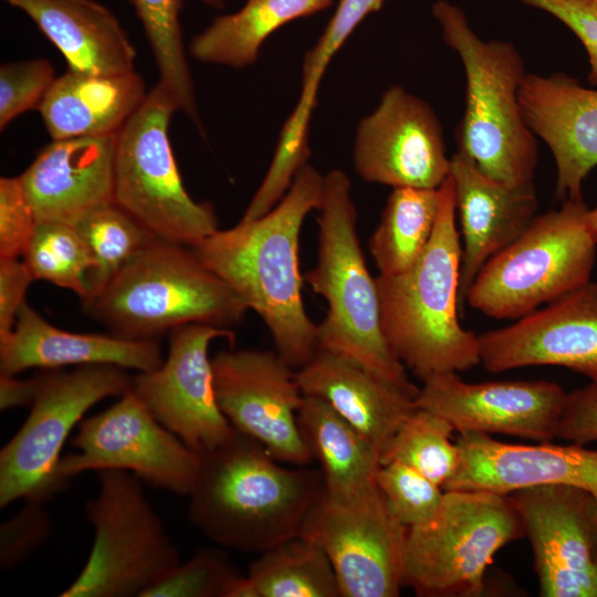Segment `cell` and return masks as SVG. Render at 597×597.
Returning <instances> with one entry per match:
<instances>
[{"label": "cell", "mask_w": 597, "mask_h": 597, "mask_svg": "<svg viewBox=\"0 0 597 597\" xmlns=\"http://www.w3.org/2000/svg\"><path fill=\"white\" fill-rule=\"evenodd\" d=\"M455 210L462 232L460 311L482 266L517 239L537 216L533 184L509 186L481 172L462 151L451 156Z\"/></svg>", "instance_id": "obj_23"}, {"label": "cell", "mask_w": 597, "mask_h": 597, "mask_svg": "<svg viewBox=\"0 0 597 597\" xmlns=\"http://www.w3.org/2000/svg\"><path fill=\"white\" fill-rule=\"evenodd\" d=\"M85 504L94 543L77 578L60 597H143L180 563L179 552L140 486L125 470L97 471Z\"/></svg>", "instance_id": "obj_10"}, {"label": "cell", "mask_w": 597, "mask_h": 597, "mask_svg": "<svg viewBox=\"0 0 597 597\" xmlns=\"http://www.w3.org/2000/svg\"><path fill=\"white\" fill-rule=\"evenodd\" d=\"M34 281L24 261L0 259V341L13 331L25 293Z\"/></svg>", "instance_id": "obj_44"}, {"label": "cell", "mask_w": 597, "mask_h": 597, "mask_svg": "<svg viewBox=\"0 0 597 597\" xmlns=\"http://www.w3.org/2000/svg\"><path fill=\"white\" fill-rule=\"evenodd\" d=\"M323 186L324 175L305 165L268 213L218 229L191 248L259 315L277 354L294 369L305 365L318 347L317 325L302 297L300 234L307 214L321 205Z\"/></svg>", "instance_id": "obj_1"}, {"label": "cell", "mask_w": 597, "mask_h": 597, "mask_svg": "<svg viewBox=\"0 0 597 597\" xmlns=\"http://www.w3.org/2000/svg\"><path fill=\"white\" fill-rule=\"evenodd\" d=\"M148 92L135 71L56 76L38 111L52 140L117 135Z\"/></svg>", "instance_id": "obj_27"}, {"label": "cell", "mask_w": 597, "mask_h": 597, "mask_svg": "<svg viewBox=\"0 0 597 597\" xmlns=\"http://www.w3.org/2000/svg\"><path fill=\"white\" fill-rule=\"evenodd\" d=\"M41 385V374L29 379H18L14 375H0V409L31 407Z\"/></svg>", "instance_id": "obj_45"}, {"label": "cell", "mask_w": 597, "mask_h": 597, "mask_svg": "<svg viewBox=\"0 0 597 597\" xmlns=\"http://www.w3.org/2000/svg\"><path fill=\"white\" fill-rule=\"evenodd\" d=\"M23 261L34 280L70 290L83 302L88 298V275L94 260L74 224L38 222Z\"/></svg>", "instance_id": "obj_35"}, {"label": "cell", "mask_w": 597, "mask_h": 597, "mask_svg": "<svg viewBox=\"0 0 597 597\" xmlns=\"http://www.w3.org/2000/svg\"><path fill=\"white\" fill-rule=\"evenodd\" d=\"M54 69L45 59L4 63L0 67V129L15 117L38 109L55 80Z\"/></svg>", "instance_id": "obj_38"}, {"label": "cell", "mask_w": 597, "mask_h": 597, "mask_svg": "<svg viewBox=\"0 0 597 597\" xmlns=\"http://www.w3.org/2000/svg\"><path fill=\"white\" fill-rule=\"evenodd\" d=\"M317 210V263L303 279L328 306L317 325L318 347L355 360L416 398L419 388L408 379L381 332L376 279L366 265L352 184L343 170L324 175Z\"/></svg>", "instance_id": "obj_5"}, {"label": "cell", "mask_w": 597, "mask_h": 597, "mask_svg": "<svg viewBox=\"0 0 597 597\" xmlns=\"http://www.w3.org/2000/svg\"><path fill=\"white\" fill-rule=\"evenodd\" d=\"M222 597H259V595L250 577L238 573L226 585Z\"/></svg>", "instance_id": "obj_46"}, {"label": "cell", "mask_w": 597, "mask_h": 597, "mask_svg": "<svg viewBox=\"0 0 597 597\" xmlns=\"http://www.w3.org/2000/svg\"><path fill=\"white\" fill-rule=\"evenodd\" d=\"M479 346L490 373L553 365L597 383V283L589 281L513 325L480 334Z\"/></svg>", "instance_id": "obj_19"}, {"label": "cell", "mask_w": 597, "mask_h": 597, "mask_svg": "<svg viewBox=\"0 0 597 597\" xmlns=\"http://www.w3.org/2000/svg\"><path fill=\"white\" fill-rule=\"evenodd\" d=\"M453 431L443 417L417 408L387 441L380 462L404 463L443 488L459 463V449L451 440Z\"/></svg>", "instance_id": "obj_34"}, {"label": "cell", "mask_w": 597, "mask_h": 597, "mask_svg": "<svg viewBox=\"0 0 597 597\" xmlns=\"http://www.w3.org/2000/svg\"><path fill=\"white\" fill-rule=\"evenodd\" d=\"M524 536L521 514L510 494L444 490L436 516L408 528L402 586L418 596H480L495 553Z\"/></svg>", "instance_id": "obj_9"}, {"label": "cell", "mask_w": 597, "mask_h": 597, "mask_svg": "<svg viewBox=\"0 0 597 597\" xmlns=\"http://www.w3.org/2000/svg\"><path fill=\"white\" fill-rule=\"evenodd\" d=\"M211 362L217 402L231 426L280 462L310 464L297 425L304 395L294 368L277 352L261 349L220 350Z\"/></svg>", "instance_id": "obj_14"}, {"label": "cell", "mask_w": 597, "mask_h": 597, "mask_svg": "<svg viewBox=\"0 0 597 597\" xmlns=\"http://www.w3.org/2000/svg\"><path fill=\"white\" fill-rule=\"evenodd\" d=\"M587 223H588V228L591 232L593 238L597 242V206L588 210Z\"/></svg>", "instance_id": "obj_47"}, {"label": "cell", "mask_w": 597, "mask_h": 597, "mask_svg": "<svg viewBox=\"0 0 597 597\" xmlns=\"http://www.w3.org/2000/svg\"><path fill=\"white\" fill-rule=\"evenodd\" d=\"M520 1L555 17L578 38L588 54V83L597 85V0Z\"/></svg>", "instance_id": "obj_42"}, {"label": "cell", "mask_w": 597, "mask_h": 597, "mask_svg": "<svg viewBox=\"0 0 597 597\" xmlns=\"http://www.w3.org/2000/svg\"><path fill=\"white\" fill-rule=\"evenodd\" d=\"M57 467L62 485L84 471L116 469L154 488L187 495L195 483L200 455L160 425L130 391L106 410L78 423Z\"/></svg>", "instance_id": "obj_13"}, {"label": "cell", "mask_w": 597, "mask_h": 597, "mask_svg": "<svg viewBox=\"0 0 597 597\" xmlns=\"http://www.w3.org/2000/svg\"><path fill=\"white\" fill-rule=\"evenodd\" d=\"M439 189L437 222L421 256L405 272L376 277L383 335L422 381L481 364L479 335L459 322L462 245L451 176Z\"/></svg>", "instance_id": "obj_3"}, {"label": "cell", "mask_w": 597, "mask_h": 597, "mask_svg": "<svg viewBox=\"0 0 597 597\" xmlns=\"http://www.w3.org/2000/svg\"><path fill=\"white\" fill-rule=\"evenodd\" d=\"M234 333L207 324H187L169 333L163 365L133 376L130 391L153 417L198 454L234 432L216 398L209 346Z\"/></svg>", "instance_id": "obj_15"}, {"label": "cell", "mask_w": 597, "mask_h": 597, "mask_svg": "<svg viewBox=\"0 0 597 597\" xmlns=\"http://www.w3.org/2000/svg\"><path fill=\"white\" fill-rule=\"evenodd\" d=\"M459 463L444 490H482L511 494L548 484L597 493V451L584 446L509 444L488 433L460 432Z\"/></svg>", "instance_id": "obj_20"}, {"label": "cell", "mask_w": 597, "mask_h": 597, "mask_svg": "<svg viewBox=\"0 0 597 597\" xmlns=\"http://www.w3.org/2000/svg\"><path fill=\"white\" fill-rule=\"evenodd\" d=\"M439 207V188H392L368 242L379 275L399 274L418 261L431 239Z\"/></svg>", "instance_id": "obj_30"}, {"label": "cell", "mask_w": 597, "mask_h": 597, "mask_svg": "<svg viewBox=\"0 0 597 597\" xmlns=\"http://www.w3.org/2000/svg\"><path fill=\"white\" fill-rule=\"evenodd\" d=\"M23 11L64 56L92 74L133 72L136 51L115 14L95 0H4Z\"/></svg>", "instance_id": "obj_26"}, {"label": "cell", "mask_w": 597, "mask_h": 597, "mask_svg": "<svg viewBox=\"0 0 597 597\" xmlns=\"http://www.w3.org/2000/svg\"><path fill=\"white\" fill-rule=\"evenodd\" d=\"M591 527L595 547L597 551V493L594 494V505L591 512Z\"/></svg>", "instance_id": "obj_48"}, {"label": "cell", "mask_w": 597, "mask_h": 597, "mask_svg": "<svg viewBox=\"0 0 597 597\" xmlns=\"http://www.w3.org/2000/svg\"><path fill=\"white\" fill-rule=\"evenodd\" d=\"M75 227L94 260L86 301L100 294L134 256L156 239L114 202L90 211Z\"/></svg>", "instance_id": "obj_33"}, {"label": "cell", "mask_w": 597, "mask_h": 597, "mask_svg": "<svg viewBox=\"0 0 597 597\" xmlns=\"http://www.w3.org/2000/svg\"><path fill=\"white\" fill-rule=\"evenodd\" d=\"M38 221L18 177L0 178V259L23 256Z\"/></svg>", "instance_id": "obj_41"}, {"label": "cell", "mask_w": 597, "mask_h": 597, "mask_svg": "<svg viewBox=\"0 0 597 597\" xmlns=\"http://www.w3.org/2000/svg\"><path fill=\"white\" fill-rule=\"evenodd\" d=\"M376 484L389 507L408 528L429 523L438 513L443 493L440 485L400 462L381 464Z\"/></svg>", "instance_id": "obj_36"}, {"label": "cell", "mask_w": 597, "mask_h": 597, "mask_svg": "<svg viewBox=\"0 0 597 597\" xmlns=\"http://www.w3.org/2000/svg\"><path fill=\"white\" fill-rule=\"evenodd\" d=\"M555 437L578 446L597 441V383L566 394Z\"/></svg>", "instance_id": "obj_43"}, {"label": "cell", "mask_w": 597, "mask_h": 597, "mask_svg": "<svg viewBox=\"0 0 597 597\" xmlns=\"http://www.w3.org/2000/svg\"><path fill=\"white\" fill-rule=\"evenodd\" d=\"M297 425L313 460L321 465L326 494L346 496L376 483L380 451L325 400L304 395Z\"/></svg>", "instance_id": "obj_28"}, {"label": "cell", "mask_w": 597, "mask_h": 597, "mask_svg": "<svg viewBox=\"0 0 597 597\" xmlns=\"http://www.w3.org/2000/svg\"><path fill=\"white\" fill-rule=\"evenodd\" d=\"M415 404L448 420L455 431L503 433L549 442L566 394L546 380H502L469 384L457 373L422 381Z\"/></svg>", "instance_id": "obj_18"}, {"label": "cell", "mask_w": 597, "mask_h": 597, "mask_svg": "<svg viewBox=\"0 0 597 597\" xmlns=\"http://www.w3.org/2000/svg\"><path fill=\"white\" fill-rule=\"evenodd\" d=\"M132 380L114 365L41 373L29 417L0 451V506L20 499L45 502L59 491L57 467L72 429L98 401L127 392Z\"/></svg>", "instance_id": "obj_11"}, {"label": "cell", "mask_w": 597, "mask_h": 597, "mask_svg": "<svg viewBox=\"0 0 597 597\" xmlns=\"http://www.w3.org/2000/svg\"><path fill=\"white\" fill-rule=\"evenodd\" d=\"M528 537L543 597H597L594 494L548 484L510 494Z\"/></svg>", "instance_id": "obj_17"}, {"label": "cell", "mask_w": 597, "mask_h": 597, "mask_svg": "<svg viewBox=\"0 0 597 597\" xmlns=\"http://www.w3.org/2000/svg\"><path fill=\"white\" fill-rule=\"evenodd\" d=\"M116 135L52 140L19 176L38 222L76 224L114 202Z\"/></svg>", "instance_id": "obj_22"}, {"label": "cell", "mask_w": 597, "mask_h": 597, "mask_svg": "<svg viewBox=\"0 0 597 597\" xmlns=\"http://www.w3.org/2000/svg\"><path fill=\"white\" fill-rule=\"evenodd\" d=\"M450 165L436 113L400 85L389 87L358 124L354 166L368 182L438 189Z\"/></svg>", "instance_id": "obj_16"}, {"label": "cell", "mask_w": 597, "mask_h": 597, "mask_svg": "<svg viewBox=\"0 0 597 597\" xmlns=\"http://www.w3.org/2000/svg\"><path fill=\"white\" fill-rule=\"evenodd\" d=\"M164 359L158 341L63 331L27 303L19 311L12 333L0 341V374L6 375L34 367L59 369L73 365H114L151 371L158 369Z\"/></svg>", "instance_id": "obj_24"}, {"label": "cell", "mask_w": 597, "mask_h": 597, "mask_svg": "<svg viewBox=\"0 0 597 597\" xmlns=\"http://www.w3.org/2000/svg\"><path fill=\"white\" fill-rule=\"evenodd\" d=\"M431 10L465 74L458 150L494 180L515 187L533 184L538 147L519 100L527 74L521 53L510 41L481 39L463 9L450 1L438 0Z\"/></svg>", "instance_id": "obj_4"}, {"label": "cell", "mask_w": 597, "mask_h": 597, "mask_svg": "<svg viewBox=\"0 0 597 597\" xmlns=\"http://www.w3.org/2000/svg\"><path fill=\"white\" fill-rule=\"evenodd\" d=\"M188 516L214 543L263 553L296 537L324 492L322 472L287 469L256 440L234 429L200 453Z\"/></svg>", "instance_id": "obj_2"}, {"label": "cell", "mask_w": 597, "mask_h": 597, "mask_svg": "<svg viewBox=\"0 0 597 597\" xmlns=\"http://www.w3.org/2000/svg\"><path fill=\"white\" fill-rule=\"evenodd\" d=\"M49 512L41 501L27 504L0 526V568L9 569L27 561L51 534Z\"/></svg>", "instance_id": "obj_40"}, {"label": "cell", "mask_w": 597, "mask_h": 597, "mask_svg": "<svg viewBox=\"0 0 597 597\" xmlns=\"http://www.w3.org/2000/svg\"><path fill=\"white\" fill-rule=\"evenodd\" d=\"M295 376L303 395L325 400L380 454L417 409L413 396L333 350L317 347Z\"/></svg>", "instance_id": "obj_25"}, {"label": "cell", "mask_w": 597, "mask_h": 597, "mask_svg": "<svg viewBox=\"0 0 597 597\" xmlns=\"http://www.w3.org/2000/svg\"><path fill=\"white\" fill-rule=\"evenodd\" d=\"M179 111L157 83L116 135L114 203L156 238L192 248L219 229L209 202L187 192L168 129Z\"/></svg>", "instance_id": "obj_8"}, {"label": "cell", "mask_w": 597, "mask_h": 597, "mask_svg": "<svg viewBox=\"0 0 597 597\" xmlns=\"http://www.w3.org/2000/svg\"><path fill=\"white\" fill-rule=\"evenodd\" d=\"M583 199L537 214L492 256L472 282L465 303L495 320L521 318L590 281L597 242Z\"/></svg>", "instance_id": "obj_7"}, {"label": "cell", "mask_w": 597, "mask_h": 597, "mask_svg": "<svg viewBox=\"0 0 597 597\" xmlns=\"http://www.w3.org/2000/svg\"><path fill=\"white\" fill-rule=\"evenodd\" d=\"M248 576L259 597H339L333 565L315 543L298 535L254 561Z\"/></svg>", "instance_id": "obj_31"}, {"label": "cell", "mask_w": 597, "mask_h": 597, "mask_svg": "<svg viewBox=\"0 0 597 597\" xmlns=\"http://www.w3.org/2000/svg\"><path fill=\"white\" fill-rule=\"evenodd\" d=\"M149 42L159 82L175 98L178 109L202 132L195 87L186 59L180 12L184 0H130Z\"/></svg>", "instance_id": "obj_32"}, {"label": "cell", "mask_w": 597, "mask_h": 597, "mask_svg": "<svg viewBox=\"0 0 597 597\" xmlns=\"http://www.w3.org/2000/svg\"><path fill=\"white\" fill-rule=\"evenodd\" d=\"M407 533L375 483L346 496L324 491L300 535L325 552L342 597H396Z\"/></svg>", "instance_id": "obj_12"}, {"label": "cell", "mask_w": 597, "mask_h": 597, "mask_svg": "<svg viewBox=\"0 0 597 597\" xmlns=\"http://www.w3.org/2000/svg\"><path fill=\"white\" fill-rule=\"evenodd\" d=\"M519 100L528 127L554 157L555 196L583 199V184L597 167V90L564 73H531Z\"/></svg>", "instance_id": "obj_21"}, {"label": "cell", "mask_w": 597, "mask_h": 597, "mask_svg": "<svg viewBox=\"0 0 597 597\" xmlns=\"http://www.w3.org/2000/svg\"><path fill=\"white\" fill-rule=\"evenodd\" d=\"M334 0H247L237 12L219 15L189 44L202 63L234 69L252 64L264 41L284 24L329 8Z\"/></svg>", "instance_id": "obj_29"}, {"label": "cell", "mask_w": 597, "mask_h": 597, "mask_svg": "<svg viewBox=\"0 0 597 597\" xmlns=\"http://www.w3.org/2000/svg\"><path fill=\"white\" fill-rule=\"evenodd\" d=\"M385 0H339L337 8L313 49L303 62L302 80L320 85L325 70L356 27L371 12L379 10Z\"/></svg>", "instance_id": "obj_39"}, {"label": "cell", "mask_w": 597, "mask_h": 597, "mask_svg": "<svg viewBox=\"0 0 597 597\" xmlns=\"http://www.w3.org/2000/svg\"><path fill=\"white\" fill-rule=\"evenodd\" d=\"M235 574L222 551L201 548L187 562L168 570L143 597H222L226 585Z\"/></svg>", "instance_id": "obj_37"}, {"label": "cell", "mask_w": 597, "mask_h": 597, "mask_svg": "<svg viewBox=\"0 0 597 597\" xmlns=\"http://www.w3.org/2000/svg\"><path fill=\"white\" fill-rule=\"evenodd\" d=\"M83 307L113 334L143 341L187 324L229 328L249 310L191 248L158 238Z\"/></svg>", "instance_id": "obj_6"}, {"label": "cell", "mask_w": 597, "mask_h": 597, "mask_svg": "<svg viewBox=\"0 0 597 597\" xmlns=\"http://www.w3.org/2000/svg\"><path fill=\"white\" fill-rule=\"evenodd\" d=\"M205 4L214 8V9H222L224 7L223 0H202Z\"/></svg>", "instance_id": "obj_49"}]
</instances>
